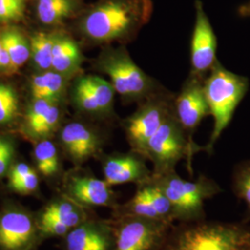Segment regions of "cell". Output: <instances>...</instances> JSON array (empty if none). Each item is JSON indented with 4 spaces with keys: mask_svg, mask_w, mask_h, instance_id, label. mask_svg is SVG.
Listing matches in <instances>:
<instances>
[{
    "mask_svg": "<svg viewBox=\"0 0 250 250\" xmlns=\"http://www.w3.org/2000/svg\"><path fill=\"white\" fill-rule=\"evenodd\" d=\"M66 197L85 208H111L118 204L117 195L105 180L89 174L72 173L65 183Z\"/></svg>",
    "mask_w": 250,
    "mask_h": 250,
    "instance_id": "obj_12",
    "label": "cell"
},
{
    "mask_svg": "<svg viewBox=\"0 0 250 250\" xmlns=\"http://www.w3.org/2000/svg\"><path fill=\"white\" fill-rule=\"evenodd\" d=\"M86 209L71 198L65 197L47 206L41 217L55 219L72 230L89 218Z\"/></svg>",
    "mask_w": 250,
    "mask_h": 250,
    "instance_id": "obj_17",
    "label": "cell"
},
{
    "mask_svg": "<svg viewBox=\"0 0 250 250\" xmlns=\"http://www.w3.org/2000/svg\"><path fill=\"white\" fill-rule=\"evenodd\" d=\"M97 65L100 72L107 75L116 94L125 103L139 104L163 87L134 62L125 46L106 49Z\"/></svg>",
    "mask_w": 250,
    "mask_h": 250,
    "instance_id": "obj_5",
    "label": "cell"
},
{
    "mask_svg": "<svg viewBox=\"0 0 250 250\" xmlns=\"http://www.w3.org/2000/svg\"><path fill=\"white\" fill-rule=\"evenodd\" d=\"M56 35L39 32L30 38L31 57L36 66L41 70L52 68L53 47Z\"/></svg>",
    "mask_w": 250,
    "mask_h": 250,
    "instance_id": "obj_21",
    "label": "cell"
},
{
    "mask_svg": "<svg viewBox=\"0 0 250 250\" xmlns=\"http://www.w3.org/2000/svg\"><path fill=\"white\" fill-rule=\"evenodd\" d=\"M111 250H160L171 226L164 221L139 217L112 218Z\"/></svg>",
    "mask_w": 250,
    "mask_h": 250,
    "instance_id": "obj_8",
    "label": "cell"
},
{
    "mask_svg": "<svg viewBox=\"0 0 250 250\" xmlns=\"http://www.w3.org/2000/svg\"><path fill=\"white\" fill-rule=\"evenodd\" d=\"M204 146L192 143L172 112L159 130L149 139L145 149V157L151 162L152 172L160 174L175 170L183 160L188 161V169L192 173V161Z\"/></svg>",
    "mask_w": 250,
    "mask_h": 250,
    "instance_id": "obj_6",
    "label": "cell"
},
{
    "mask_svg": "<svg viewBox=\"0 0 250 250\" xmlns=\"http://www.w3.org/2000/svg\"><path fill=\"white\" fill-rule=\"evenodd\" d=\"M61 118V110L58 106V103H54L45 116L41 119V121L36 125V127L29 133L34 137H45L46 135L51 134L59 125V121Z\"/></svg>",
    "mask_w": 250,
    "mask_h": 250,
    "instance_id": "obj_25",
    "label": "cell"
},
{
    "mask_svg": "<svg viewBox=\"0 0 250 250\" xmlns=\"http://www.w3.org/2000/svg\"><path fill=\"white\" fill-rule=\"evenodd\" d=\"M152 0H100L82 12L78 30L95 44L129 42L153 14Z\"/></svg>",
    "mask_w": 250,
    "mask_h": 250,
    "instance_id": "obj_1",
    "label": "cell"
},
{
    "mask_svg": "<svg viewBox=\"0 0 250 250\" xmlns=\"http://www.w3.org/2000/svg\"><path fill=\"white\" fill-rule=\"evenodd\" d=\"M102 171L105 182L111 188L126 184L137 187L148 182L152 176L146 157L131 149L104 157Z\"/></svg>",
    "mask_w": 250,
    "mask_h": 250,
    "instance_id": "obj_11",
    "label": "cell"
},
{
    "mask_svg": "<svg viewBox=\"0 0 250 250\" xmlns=\"http://www.w3.org/2000/svg\"><path fill=\"white\" fill-rule=\"evenodd\" d=\"M66 78L64 75L52 72L50 80L48 82V84L46 85L45 90L42 92L39 99H49L54 102H58L62 96L63 91L65 88V82Z\"/></svg>",
    "mask_w": 250,
    "mask_h": 250,
    "instance_id": "obj_28",
    "label": "cell"
},
{
    "mask_svg": "<svg viewBox=\"0 0 250 250\" xmlns=\"http://www.w3.org/2000/svg\"><path fill=\"white\" fill-rule=\"evenodd\" d=\"M10 64L11 62H10L9 54L2 45V49L0 50V70H3V69H9V70Z\"/></svg>",
    "mask_w": 250,
    "mask_h": 250,
    "instance_id": "obj_34",
    "label": "cell"
},
{
    "mask_svg": "<svg viewBox=\"0 0 250 250\" xmlns=\"http://www.w3.org/2000/svg\"><path fill=\"white\" fill-rule=\"evenodd\" d=\"M204 80L189 73L173 102V113L192 143L194 134L204 118L209 115Z\"/></svg>",
    "mask_w": 250,
    "mask_h": 250,
    "instance_id": "obj_10",
    "label": "cell"
},
{
    "mask_svg": "<svg viewBox=\"0 0 250 250\" xmlns=\"http://www.w3.org/2000/svg\"><path fill=\"white\" fill-rule=\"evenodd\" d=\"M61 140L68 157L76 165L98 156L103 145L98 131L81 122L65 125L61 133Z\"/></svg>",
    "mask_w": 250,
    "mask_h": 250,
    "instance_id": "obj_13",
    "label": "cell"
},
{
    "mask_svg": "<svg viewBox=\"0 0 250 250\" xmlns=\"http://www.w3.org/2000/svg\"><path fill=\"white\" fill-rule=\"evenodd\" d=\"M82 9V0H38L37 16L48 25L58 24L76 16Z\"/></svg>",
    "mask_w": 250,
    "mask_h": 250,
    "instance_id": "obj_18",
    "label": "cell"
},
{
    "mask_svg": "<svg viewBox=\"0 0 250 250\" xmlns=\"http://www.w3.org/2000/svg\"><path fill=\"white\" fill-rule=\"evenodd\" d=\"M52 72H45L34 76L31 83V92L34 99H38L50 80Z\"/></svg>",
    "mask_w": 250,
    "mask_h": 250,
    "instance_id": "obj_31",
    "label": "cell"
},
{
    "mask_svg": "<svg viewBox=\"0 0 250 250\" xmlns=\"http://www.w3.org/2000/svg\"><path fill=\"white\" fill-rule=\"evenodd\" d=\"M39 229L43 233L53 236H66L68 232L71 231L69 227L60 223L59 221L52 218L45 217H41L39 223Z\"/></svg>",
    "mask_w": 250,
    "mask_h": 250,
    "instance_id": "obj_30",
    "label": "cell"
},
{
    "mask_svg": "<svg viewBox=\"0 0 250 250\" xmlns=\"http://www.w3.org/2000/svg\"><path fill=\"white\" fill-rule=\"evenodd\" d=\"M232 187L234 195L245 203L250 217V160L243 161L234 168Z\"/></svg>",
    "mask_w": 250,
    "mask_h": 250,
    "instance_id": "obj_23",
    "label": "cell"
},
{
    "mask_svg": "<svg viewBox=\"0 0 250 250\" xmlns=\"http://www.w3.org/2000/svg\"><path fill=\"white\" fill-rule=\"evenodd\" d=\"M54 103L58 102H54L49 99H34V102L29 107L25 117L28 133H30L36 127V125L45 116V113Z\"/></svg>",
    "mask_w": 250,
    "mask_h": 250,
    "instance_id": "obj_27",
    "label": "cell"
},
{
    "mask_svg": "<svg viewBox=\"0 0 250 250\" xmlns=\"http://www.w3.org/2000/svg\"><path fill=\"white\" fill-rule=\"evenodd\" d=\"M14 156V147L11 146L8 149L0 154V176H2L8 169Z\"/></svg>",
    "mask_w": 250,
    "mask_h": 250,
    "instance_id": "obj_33",
    "label": "cell"
},
{
    "mask_svg": "<svg viewBox=\"0 0 250 250\" xmlns=\"http://www.w3.org/2000/svg\"><path fill=\"white\" fill-rule=\"evenodd\" d=\"M250 82L247 77L228 71L219 61L204 80L207 103L209 115L213 118V128L209 140L204 146L208 154L232 121L233 113L247 95Z\"/></svg>",
    "mask_w": 250,
    "mask_h": 250,
    "instance_id": "obj_4",
    "label": "cell"
},
{
    "mask_svg": "<svg viewBox=\"0 0 250 250\" xmlns=\"http://www.w3.org/2000/svg\"><path fill=\"white\" fill-rule=\"evenodd\" d=\"M83 55L78 43L68 35H56L52 69L69 78L80 72Z\"/></svg>",
    "mask_w": 250,
    "mask_h": 250,
    "instance_id": "obj_16",
    "label": "cell"
},
{
    "mask_svg": "<svg viewBox=\"0 0 250 250\" xmlns=\"http://www.w3.org/2000/svg\"><path fill=\"white\" fill-rule=\"evenodd\" d=\"M39 186V178L34 170H31L23 178L10 183V188L21 195H29L36 191Z\"/></svg>",
    "mask_w": 250,
    "mask_h": 250,
    "instance_id": "obj_29",
    "label": "cell"
},
{
    "mask_svg": "<svg viewBox=\"0 0 250 250\" xmlns=\"http://www.w3.org/2000/svg\"><path fill=\"white\" fill-rule=\"evenodd\" d=\"M32 170L33 169L26 163L21 162V163L15 164L14 166L11 167V169L9 170V184L23 178Z\"/></svg>",
    "mask_w": 250,
    "mask_h": 250,
    "instance_id": "obj_32",
    "label": "cell"
},
{
    "mask_svg": "<svg viewBox=\"0 0 250 250\" xmlns=\"http://www.w3.org/2000/svg\"><path fill=\"white\" fill-rule=\"evenodd\" d=\"M150 181L170 201L174 221L177 223L206 219V201L223 192L219 184L205 174L188 181L182 178L176 170L160 174L152 172Z\"/></svg>",
    "mask_w": 250,
    "mask_h": 250,
    "instance_id": "obj_3",
    "label": "cell"
},
{
    "mask_svg": "<svg viewBox=\"0 0 250 250\" xmlns=\"http://www.w3.org/2000/svg\"><path fill=\"white\" fill-rule=\"evenodd\" d=\"M174 99L173 94L162 87L137 104V108L123 124L131 150L145 157L149 139L173 112Z\"/></svg>",
    "mask_w": 250,
    "mask_h": 250,
    "instance_id": "obj_7",
    "label": "cell"
},
{
    "mask_svg": "<svg viewBox=\"0 0 250 250\" xmlns=\"http://www.w3.org/2000/svg\"><path fill=\"white\" fill-rule=\"evenodd\" d=\"M72 100L75 107L82 112L92 115L110 114L91 86L86 75H81L75 81L72 88Z\"/></svg>",
    "mask_w": 250,
    "mask_h": 250,
    "instance_id": "obj_19",
    "label": "cell"
},
{
    "mask_svg": "<svg viewBox=\"0 0 250 250\" xmlns=\"http://www.w3.org/2000/svg\"><path fill=\"white\" fill-rule=\"evenodd\" d=\"M218 42L202 1H195V24L190 45V73L205 79L217 59Z\"/></svg>",
    "mask_w": 250,
    "mask_h": 250,
    "instance_id": "obj_9",
    "label": "cell"
},
{
    "mask_svg": "<svg viewBox=\"0 0 250 250\" xmlns=\"http://www.w3.org/2000/svg\"><path fill=\"white\" fill-rule=\"evenodd\" d=\"M0 40L10 58L11 64L9 71H16L24 65L31 57L30 42L27 41L26 37L17 29H5L0 35Z\"/></svg>",
    "mask_w": 250,
    "mask_h": 250,
    "instance_id": "obj_20",
    "label": "cell"
},
{
    "mask_svg": "<svg viewBox=\"0 0 250 250\" xmlns=\"http://www.w3.org/2000/svg\"><path fill=\"white\" fill-rule=\"evenodd\" d=\"M160 250H250V225L206 219L178 223Z\"/></svg>",
    "mask_w": 250,
    "mask_h": 250,
    "instance_id": "obj_2",
    "label": "cell"
},
{
    "mask_svg": "<svg viewBox=\"0 0 250 250\" xmlns=\"http://www.w3.org/2000/svg\"><path fill=\"white\" fill-rule=\"evenodd\" d=\"M34 155L37 169L43 175L52 176L60 170L59 154L51 141H40L35 147Z\"/></svg>",
    "mask_w": 250,
    "mask_h": 250,
    "instance_id": "obj_22",
    "label": "cell"
},
{
    "mask_svg": "<svg viewBox=\"0 0 250 250\" xmlns=\"http://www.w3.org/2000/svg\"><path fill=\"white\" fill-rule=\"evenodd\" d=\"M18 110L17 92L9 84L0 83V125L10 123L17 116Z\"/></svg>",
    "mask_w": 250,
    "mask_h": 250,
    "instance_id": "obj_24",
    "label": "cell"
},
{
    "mask_svg": "<svg viewBox=\"0 0 250 250\" xmlns=\"http://www.w3.org/2000/svg\"><path fill=\"white\" fill-rule=\"evenodd\" d=\"M25 0H0V21H17L23 18Z\"/></svg>",
    "mask_w": 250,
    "mask_h": 250,
    "instance_id": "obj_26",
    "label": "cell"
},
{
    "mask_svg": "<svg viewBox=\"0 0 250 250\" xmlns=\"http://www.w3.org/2000/svg\"><path fill=\"white\" fill-rule=\"evenodd\" d=\"M2 49V43H1V40H0V50Z\"/></svg>",
    "mask_w": 250,
    "mask_h": 250,
    "instance_id": "obj_35",
    "label": "cell"
},
{
    "mask_svg": "<svg viewBox=\"0 0 250 250\" xmlns=\"http://www.w3.org/2000/svg\"><path fill=\"white\" fill-rule=\"evenodd\" d=\"M113 241L111 222L90 217L65 236L66 250H111Z\"/></svg>",
    "mask_w": 250,
    "mask_h": 250,
    "instance_id": "obj_15",
    "label": "cell"
},
{
    "mask_svg": "<svg viewBox=\"0 0 250 250\" xmlns=\"http://www.w3.org/2000/svg\"><path fill=\"white\" fill-rule=\"evenodd\" d=\"M36 225L30 214L13 208L0 215V249L30 250L36 240Z\"/></svg>",
    "mask_w": 250,
    "mask_h": 250,
    "instance_id": "obj_14",
    "label": "cell"
}]
</instances>
